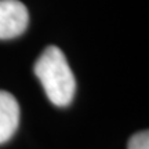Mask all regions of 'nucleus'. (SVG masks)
Instances as JSON below:
<instances>
[{"mask_svg":"<svg viewBox=\"0 0 149 149\" xmlns=\"http://www.w3.org/2000/svg\"><path fill=\"white\" fill-rule=\"evenodd\" d=\"M29 14L19 0H0V39H13L26 29Z\"/></svg>","mask_w":149,"mask_h":149,"instance_id":"2","label":"nucleus"},{"mask_svg":"<svg viewBox=\"0 0 149 149\" xmlns=\"http://www.w3.org/2000/svg\"><path fill=\"white\" fill-rule=\"evenodd\" d=\"M19 105L8 91L0 90V144L10 141L19 124Z\"/></svg>","mask_w":149,"mask_h":149,"instance_id":"3","label":"nucleus"},{"mask_svg":"<svg viewBox=\"0 0 149 149\" xmlns=\"http://www.w3.org/2000/svg\"><path fill=\"white\" fill-rule=\"evenodd\" d=\"M127 149H149V133L139 131L128 139Z\"/></svg>","mask_w":149,"mask_h":149,"instance_id":"4","label":"nucleus"},{"mask_svg":"<svg viewBox=\"0 0 149 149\" xmlns=\"http://www.w3.org/2000/svg\"><path fill=\"white\" fill-rule=\"evenodd\" d=\"M35 74L55 107H68L76 93V80L66 57L57 46H48L35 64Z\"/></svg>","mask_w":149,"mask_h":149,"instance_id":"1","label":"nucleus"}]
</instances>
